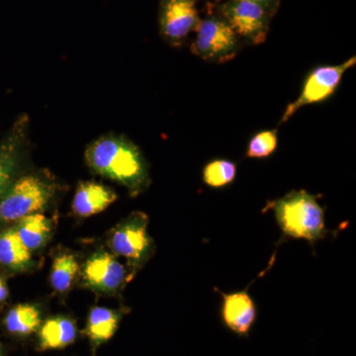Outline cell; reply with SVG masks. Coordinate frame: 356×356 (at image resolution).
Listing matches in <instances>:
<instances>
[{"label":"cell","instance_id":"obj_1","mask_svg":"<svg viewBox=\"0 0 356 356\" xmlns=\"http://www.w3.org/2000/svg\"><path fill=\"white\" fill-rule=\"evenodd\" d=\"M86 161L93 172L123 185L131 195H139L149 186L147 161L139 147L123 136L106 135L91 143Z\"/></svg>","mask_w":356,"mask_h":356},{"label":"cell","instance_id":"obj_2","mask_svg":"<svg viewBox=\"0 0 356 356\" xmlns=\"http://www.w3.org/2000/svg\"><path fill=\"white\" fill-rule=\"evenodd\" d=\"M273 209L285 235L311 243L325 236L324 210L306 191L290 192L273 202Z\"/></svg>","mask_w":356,"mask_h":356},{"label":"cell","instance_id":"obj_3","mask_svg":"<svg viewBox=\"0 0 356 356\" xmlns=\"http://www.w3.org/2000/svg\"><path fill=\"white\" fill-rule=\"evenodd\" d=\"M57 189L53 180L36 173L15 178L0 197V227L44 210Z\"/></svg>","mask_w":356,"mask_h":356},{"label":"cell","instance_id":"obj_4","mask_svg":"<svg viewBox=\"0 0 356 356\" xmlns=\"http://www.w3.org/2000/svg\"><path fill=\"white\" fill-rule=\"evenodd\" d=\"M207 16L200 20L196 28L191 51L207 62L228 63L238 55L242 41L228 23L211 8L210 4H207Z\"/></svg>","mask_w":356,"mask_h":356},{"label":"cell","instance_id":"obj_5","mask_svg":"<svg viewBox=\"0 0 356 356\" xmlns=\"http://www.w3.org/2000/svg\"><path fill=\"white\" fill-rule=\"evenodd\" d=\"M211 8L226 21L241 41L261 44L266 41L273 16L250 0H222Z\"/></svg>","mask_w":356,"mask_h":356},{"label":"cell","instance_id":"obj_6","mask_svg":"<svg viewBox=\"0 0 356 356\" xmlns=\"http://www.w3.org/2000/svg\"><path fill=\"white\" fill-rule=\"evenodd\" d=\"M149 218L134 212L112 232L109 247L119 257L127 259L134 268L144 266L153 254L154 242L147 233Z\"/></svg>","mask_w":356,"mask_h":356},{"label":"cell","instance_id":"obj_7","mask_svg":"<svg viewBox=\"0 0 356 356\" xmlns=\"http://www.w3.org/2000/svg\"><path fill=\"white\" fill-rule=\"evenodd\" d=\"M355 63L356 58L353 57L341 65H321L312 70L304 81L299 97L285 108L280 124L289 120L302 107L329 99L339 88L346 70L353 67Z\"/></svg>","mask_w":356,"mask_h":356},{"label":"cell","instance_id":"obj_8","mask_svg":"<svg viewBox=\"0 0 356 356\" xmlns=\"http://www.w3.org/2000/svg\"><path fill=\"white\" fill-rule=\"evenodd\" d=\"M200 0H161L159 26L161 37L170 46H182L200 22Z\"/></svg>","mask_w":356,"mask_h":356},{"label":"cell","instance_id":"obj_9","mask_svg":"<svg viewBox=\"0 0 356 356\" xmlns=\"http://www.w3.org/2000/svg\"><path fill=\"white\" fill-rule=\"evenodd\" d=\"M84 284L95 291L113 294L123 286L127 274L114 254L98 250L86 261L83 268Z\"/></svg>","mask_w":356,"mask_h":356},{"label":"cell","instance_id":"obj_10","mask_svg":"<svg viewBox=\"0 0 356 356\" xmlns=\"http://www.w3.org/2000/svg\"><path fill=\"white\" fill-rule=\"evenodd\" d=\"M28 129L29 118L23 115L0 142V197L15 180L22 165L27 147Z\"/></svg>","mask_w":356,"mask_h":356},{"label":"cell","instance_id":"obj_11","mask_svg":"<svg viewBox=\"0 0 356 356\" xmlns=\"http://www.w3.org/2000/svg\"><path fill=\"white\" fill-rule=\"evenodd\" d=\"M222 317L225 324L232 331L241 336H245L252 329L257 308L247 292H235L222 294Z\"/></svg>","mask_w":356,"mask_h":356},{"label":"cell","instance_id":"obj_12","mask_svg":"<svg viewBox=\"0 0 356 356\" xmlns=\"http://www.w3.org/2000/svg\"><path fill=\"white\" fill-rule=\"evenodd\" d=\"M117 199V194L108 186L97 182H81L77 186L72 210L77 216L86 218L99 214Z\"/></svg>","mask_w":356,"mask_h":356},{"label":"cell","instance_id":"obj_13","mask_svg":"<svg viewBox=\"0 0 356 356\" xmlns=\"http://www.w3.org/2000/svg\"><path fill=\"white\" fill-rule=\"evenodd\" d=\"M76 334V325L72 318H48L40 329L39 348L41 350H48L67 348L74 343Z\"/></svg>","mask_w":356,"mask_h":356},{"label":"cell","instance_id":"obj_14","mask_svg":"<svg viewBox=\"0 0 356 356\" xmlns=\"http://www.w3.org/2000/svg\"><path fill=\"white\" fill-rule=\"evenodd\" d=\"M0 266L16 273L27 270L32 266L31 252L20 240L15 228L0 233Z\"/></svg>","mask_w":356,"mask_h":356},{"label":"cell","instance_id":"obj_15","mask_svg":"<svg viewBox=\"0 0 356 356\" xmlns=\"http://www.w3.org/2000/svg\"><path fill=\"white\" fill-rule=\"evenodd\" d=\"M121 317L120 312L95 307L89 313L84 334L95 346L106 343L118 329Z\"/></svg>","mask_w":356,"mask_h":356},{"label":"cell","instance_id":"obj_16","mask_svg":"<svg viewBox=\"0 0 356 356\" xmlns=\"http://www.w3.org/2000/svg\"><path fill=\"white\" fill-rule=\"evenodd\" d=\"M15 229L25 247L32 252L46 245L53 228L50 219L41 213H34L18 221Z\"/></svg>","mask_w":356,"mask_h":356},{"label":"cell","instance_id":"obj_17","mask_svg":"<svg viewBox=\"0 0 356 356\" xmlns=\"http://www.w3.org/2000/svg\"><path fill=\"white\" fill-rule=\"evenodd\" d=\"M41 312L36 306L19 304L13 307L4 318L7 331L16 336H29L41 325Z\"/></svg>","mask_w":356,"mask_h":356},{"label":"cell","instance_id":"obj_18","mask_svg":"<svg viewBox=\"0 0 356 356\" xmlns=\"http://www.w3.org/2000/svg\"><path fill=\"white\" fill-rule=\"evenodd\" d=\"M79 271V261L74 254H63L54 259L51 284L57 292L69 291Z\"/></svg>","mask_w":356,"mask_h":356},{"label":"cell","instance_id":"obj_19","mask_svg":"<svg viewBox=\"0 0 356 356\" xmlns=\"http://www.w3.org/2000/svg\"><path fill=\"white\" fill-rule=\"evenodd\" d=\"M236 165L228 159H214L203 170V181L213 188L227 186L235 180Z\"/></svg>","mask_w":356,"mask_h":356},{"label":"cell","instance_id":"obj_20","mask_svg":"<svg viewBox=\"0 0 356 356\" xmlns=\"http://www.w3.org/2000/svg\"><path fill=\"white\" fill-rule=\"evenodd\" d=\"M278 144L277 130L261 131L252 136L248 142L247 156L250 159H266L275 152Z\"/></svg>","mask_w":356,"mask_h":356},{"label":"cell","instance_id":"obj_21","mask_svg":"<svg viewBox=\"0 0 356 356\" xmlns=\"http://www.w3.org/2000/svg\"><path fill=\"white\" fill-rule=\"evenodd\" d=\"M219 1H222V0H216L215 2ZM250 1L254 2V3L259 4V6L264 7L273 17L277 13L281 4V0H250Z\"/></svg>","mask_w":356,"mask_h":356},{"label":"cell","instance_id":"obj_22","mask_svg":"<svg viewBox=\"0 0 356 356\" xmlns=\"http://www.w3.org/2000/svg\"><path fill=\"white\" fill-rule=\"evenodd\" d=\"M8 296V290H7L6 282L0 277V303L6 301Z\"/></svg>","mask_w":356,"mask_h":356},{"label":"cell","instance_id":"obj_23","mask_svg":"<svg viewBox=\"0 0 356 356\" xmlns=\"http://www.w3.org/2000/svg\"><path fill=\"white\" fill-rule=\"evenodd\" d=\"M0 356H3V351H2L1 344H0Z\"/></svg>","mask_w":356,"mask_h":356}]
</instances>
